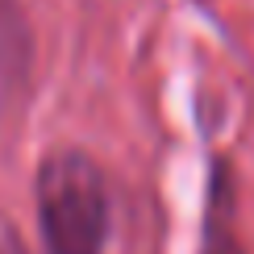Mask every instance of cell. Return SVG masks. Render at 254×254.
<instances>
[{"label": "cell", "mask_w": 254, "mask_h": 254, "mask_svg": "<svg viewBox=\"0 0 254 254\" xmlns=\"http://www.w3.org/2000/svg\"><path fill=\"white\" fill-rule=\"evenodd\" d=\"M38 229L46 254H104L109 184L92 154L55 150L38 167Z\"/></svg>", "instance_id": "1"}, {"label": "cell", "mask_w": 254, "mask_h": 254, "mask_svg": "<svg viewBox=\"0 0 254 254\" xmlns=\"http://www.w3.org/2000/svg\"><path fill=\"white\" fill-rule=\"evenodd\" d=\"M196 254H242L238 242V204H234V171L225 158H217L208 171V196H204V229H200Z\"/></svg>", "instance_id": "2"}, {"label": "cell", "mask_w": 254, "mask_h": 254, "mask_svg": "<svg viewBox=\"0 0 254 254\" xmlns=\"http://www.w3.org/2000/svg\"><path fill=\"white\" fill-rule=\"evenodd\" d=\"M29 25L17 0H0V104L25 92L29 79Z\"/></svg>", "instance_id": "3"}, {"label": "cell", "mask_w": 254, "mask_h": 254, "mask_svg": "<svg viewBox=\"0 0 254 254\" xmlns=\"http://www.w3.org/2000/svg\"><path fill=\"white\" fill-rule=\"evenodd\" d=\"M0 254H29L25 242H21V234L13 229V221L0 217Z\"/></svg>", "instance_id": "4"}]
</instances>
